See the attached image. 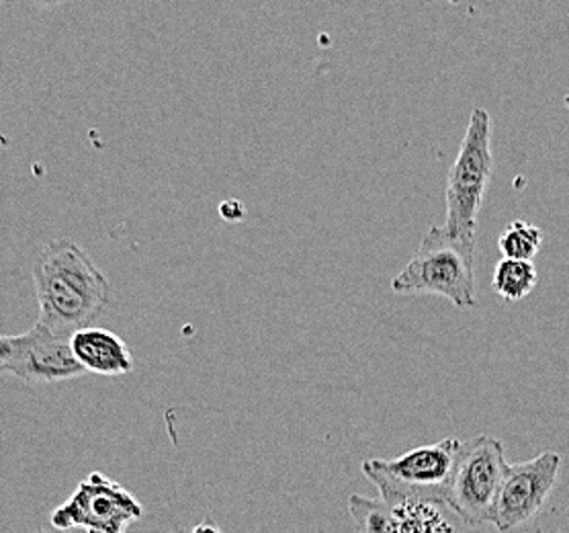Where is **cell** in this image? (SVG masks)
Returning <instances> with one entry per match:
<instances>
[{
    "label": "cell",
    "instance_id": "8fae6325",
    "mask_svg": "<svg viewBox=\"0 0 569 533\" xmlns=\"http://www.w3.org/2000/svg\"><path fill=\"white\" fill-rule=\"evenodd\" d=\"M539 284V272L532 260L502 259L493 269V292L505 302H520L531 296Z\"/></svg>",
    "mask_w": 569,
    "mask_h": 533
},
{
    "label": "cell",
    "instance_id": "2e32d148",
    "mask_svg": "<svg viewBox=\"0 0 569 533\" xmlns=\"http://www.w3.org/2000/svg\"><path fill=\"white\" fill-rule=\"evenodd\" d=\"M64 0H36V4L41 7V9H56V7H60Z\"/></svg>",
    "mask_w": 569,
    "mask_h": 533
},
{
    "label": "cell",
    "instance_id": "5b68a950",
    "mask_svg": "<svg viewBox=\"0 0 569 533\" xmlns=\"http://www.w3.org/2000/svg\"><path fill=\"white\" fill-rule=\"evenodd\" d=\"M505 445L490 435L461 442L445 507L451 509L467 525L492 523L493 507L505 481Z\"/></svg>",
    "mask_w": 569,
    "mask_h": 533
},
{
    "label": "cell",
    "instance_id": "5bb4252c",
    "mask_svg": "<svg viewBox=\"0 0 569 533\" xmlns=\"http://www.w3.org/2000/svg\"><path fill=\"white\" fill-rule=\"evenodd\" d=\"M17 345H19V335H0V374H9Z\"/></svg>",
    "mask_w": 569,
    "mask_h": 533
},
{
    "label": "cell",
    "instance_id": "9c48e42d",
    "mask_svg": "<svg viewBox=\"0 0 569 533\" xmlns=\"http://www.w3.org/2000/svg\"><path fill=\"white\" fill-rule=\"evenodd\" d=\"M70 347L87 374L123 376L133 372V355L123 338L113 330L87 326L70 337Z\"/></svg>",
    "mask_w": 569,
    "mask_h": 533
},
{
    "label": "cell",
    "instance_id": "ac0fdd59",
    "mask_svg": "<svg viewBox=\"0 0 569 533\" xmlns=\"http://www.w3.org/2000/svg\"><path fill=\"white\" fill-rule=\"evenodd\" d=\"M38 533H48V532H46V530H39Z\"/></svg>",
    "mask_w": 569,
    "mask_h": 533
},
{
    "label": "cell",
    "instance_id": "52a82bcc",
    "mask_svg": "<svg viewBox=\"0 0 569 533\" xmlns=\"http://www.w3.org/2000/svg\"><path fill=\"white\" fill-rule=\"evenodd\" d=\"M559 468L561 455L557 452H543L527 462L508 464L493 507V527L508 533L531 523L553 493Z\"/></svg>",
    "mask_w": 569,
    "mask_h": 533
},
{
    "label": "cell",
    "instance_id": "8992f818",
    "mask_svg": "<svg viewBox=\"0 0 569 533\" xmlns=\"http://www.w3.org/2000/svg\"><path fill=\"white\" fill-rule=\"evenodd\" d=\"M142 517L143 507L130 491L101 472H92L64 505L53 509L50 521L60 532L78 527L87 533H126Z\"/></svg>",
    "mask_w": 569,
    "mask_h": 533
},
{
    "label": "cell",
    "instance_id": "e0dca14e",
    "mask_svg": "<svg viewBox=\"0 0 569 533\" xmlns=\"http://www.w3.org/2000/svg\"><path fill=\"white\" fill-rule=\"evenodd\" d=\"M563 105H566V107H568V111H569V95H566V97H563Z\"/></svg>",
    "mask_w": 569,
    "mask_h": 533
},
{
    "label": "cell",
    "instance_id": "277c9868",
    "mask_svg": "<svg viewBox=\"0 0 569 533\" xmlns=\"http://www.w3.org/2000/svg\"><path fill=\"white\" fill-rule=\"evenodd\" d=\"M459 450L461 440L447 437L393 460H367L362 462V474L376 484L386 505L427 501L445 507Z\"/></svg>",
    "mask_w": 569,
    "mask_h": 533
},
{
    "label": "cell",
    "instance_id": "ba28073f",
    "mask_svg": "<svg viewBox=\"0 0 569 533\" xmlns=\"http://www.w3.org/2000/svg\"><path fill=\"white\" fill-rule=\"evenodd\" d=\"M9 374L26 382L27 386H48L77 379L84 376L87 369L78 364L70 347V337L36 323L27 333L19 335Z\"/></svg>",
    "mask_w": 569,
    "mask_h": 533
},
{
    "label": "cell",
    "instance_id": "3957f363",
    "mask_svg": "<svg viewBox=\"0 0 569 533\" xmlns=\"http://www.w3.org/2000/svg\"><path fill=\"white\" fill-rule=\"evenodd\" d=\"M492 175V118L483 107H473L459 155L447 175L445 230L449 235H478L479 211Z\"/></svg>",
    "mask_w": 569,
    "mask_h": 533
},
{
    "label": "cell",
    "instance_id": "9a60e30c",
    "mask_svg": "<svg viewBox=\"0 0 569 533\" xmlns=\"http://www.w3.org/2000/svg\"><path fill=\"white\" fill-rule=\"evenodd\" d=\"M177 533H221V530H218V527H216V525H211V523H201V525H197V527L191 530V532Z\"/></svg>",
    "mask_w": 569,
    "mask_h": 533
},
{
    "label": "cell",
    "instance_id": "30bf717a",
    "mask_svg": "<svg viewBox=\"0 0 569 533\" xmlns=\"http://www.w3.org/2000/svg\"><path fill=\"white\" fill-rule=\"evenodd\" d=\"M398 523V533H455L442 505L427 501H400L389 505Z\"/></svg>",
    "mask_w": 569,
    "mask_h": 533
},
{
    "label": "cell",
    "instance_id": "7c38bea8",
    "mask_svg": "<svg viewBox=\"0 0 569 533\" xmlns=\"http://www.w3.org/2000/svg\"><path fill=\"white\" fill-rule=\"evenodd\" d=\"M349 511L359 533H398L393 511L381 499L352 494Z\"/></svg>",
    "mask_w": 569,
    "mask_h": 533
},
{
    "label": "cell",
    "instance_id": "6da1fadb",
    "mask_svg": "<svg viewBox=\"0 0 569 533\" xmlns=\"http://www.w3.org/2000/svg\"><path fill=\"white\" fill-rule=\"evenodd\" d=\"M33 286L38 323L64 337L94 325L111 302L109 277L72 238L43 245L33 265Z\"/></svg>",
    "mask_w": 569,
    "mask_h": 533
},
{
    "label": "cell",
    "instance_id": "4fadbf2b",
    "mask_svg": "<svg viewBox=\"0 0 569 533\" xmlns=\"http://www.w3.org/2000/svg\"><path fill=\"white\" fill-rule=\"evenodd\" d=\"M543 245V230L531 221H512L498 238L505 259L535 260Z\"/></svg>",
    "mask_w": 569,
    "mask_h": 533
},
{
    "label": "cell",
    "instance_id": "7a4b0ae2",
    "mask_svg": "<svg viewBox=\"0 0 569 533\" xmlns=\"http://www.w3.org/2000/svg\"><path fill=\"white\" fill-rule=\"evenodd\" d=\"M478 238L449 235L445 226H430L415 257L391 279V292L400 296H442L459 310L479 304Z\"/></svg>",
    "mask_w": 569,
    "mask_h": 533
}]
</instances>
